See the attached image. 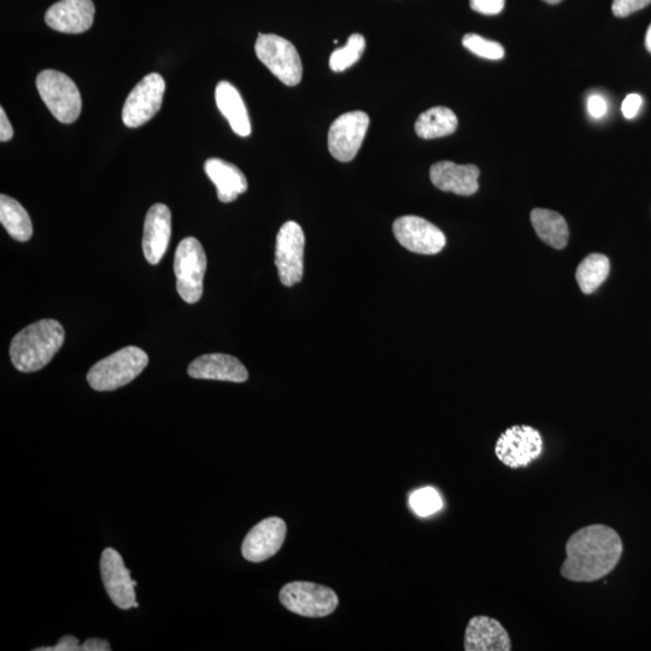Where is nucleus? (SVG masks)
<instances>
[{
  "label": "nucleus",
  "instance_id": "obj_1",
  "mask_svg": "<svg viewBox=\"0 0 651 651\" xmlns=\"http://www.w3.org/2000/svg\"><path fill=\"white\" fill-rule=\"evenodd\" d=\"M562 577L576 583H592L607 577L623 555L618 532L606 525H590L573 533L566 545Z\"/></svg>",
  "mask_w": 651,
  "mask_h": 651
},
{
  "label": "nucleus",
  "instance_id": "obj_2",
  "mask_svg": "<svg viewBox=\"0 0 651 651\" xmlns=\"http://www.w3.org/2000/svg\"><path fill=\"white\" fill-rule=\"evenodd\" d=\"M66 333L60 322L40 320L16 334L10 345V357L17 371L38 372L48 366L60 351Z\"/></svg>",
  "mask_w": 651,
  "mask_h": 651
},
{
  "label": "nucleus",
  "instance_id": "obj_3",
  "mask_svg": "<svg viewBox=\"0 0 651 651\" xmlns=\"http://www.w3.org/2000/svg\"><path fill=\"white\" fill-rule=\"evenodd\" d=\"M148 363L149 357L144 350L127 346L96 363L87 374V381L93 390L115 391L139 377Z\"/></svg>",
  "mask_w": 651,
  "mask_h": 651
},
{
  "label": "nucleus",
  "instance_id": "obj_4",
  "mask_svg": "<svg viewBox=\"0 0 651 651\" xmlns=\"http://www.w3.org/2000/svg\"><path fill=\"white\" fill-rule=\"evenodd\" d=\"M37 89L50 113L62 123L79 119L82 101L78 86L68 75L57 70H44L38 75Z\"/></svg>",
  "mask_w": 651,
  "mask_h": 651
},
{
  "label": "nucleus",
  "instance_id": "obj_5",
  "mask_svg": "<svg viewBox=\"0 0 651 651\" xmlns=\"http://www.w3.org/2000/svg\"><path fill=\"white\" fill-rule=\"evenodd\" d=\"M174 272L180 297L190 304L201 301L207 256L198 239L189 237L181 240L175 252Z\"/></svg>",
  "mask_w": 651,
  "mask_h": 651
},
{
  "label": "nucleus",
  "instance_id": "obj_6",
  "mask_svg": "<svg viewBox=\"0 0 651 651\" xmlns=\"http://www.w3.org/2000/svg\"><path fill=\"white\" fill-rule=\"evenodd\" d=\"M255 51L258 60L286 86H297L302 80L301 57L295 46L277 34H260Z\"/></svg>",
  "mask_w": 651,
  "mask_h": 651
},
{
  "label": "nucleus",
  "instance_id": "obj_7",
  "mask_svg": "<svg viewBox=\"0 0 651 651\" xmlns=\"http://www.w3.org/2000/svg\"><path fill=\"white\" fill-rule=\"evenodd\" d=\"M280 602L292 613L306 618H324L336 611L339 600L327 586L310 582L286 584L279 594Z\"/></svg>",
  "mask_w": 651,
  "mask_h": 651
},
{
  "label": "nucleus",
  "instance_id": "obj_8",
  "mask_svg": "<svg viewBox=\"0 0 651 651\" xmlns=\"http://www.w3.org/2000/svg\"><path fill=\"white\" fill-rule=\"evenodd\" d=\"M304 248L306 237L302 227L295 221L286 222L280 228L275 246V266L281 284L286 287L298 284L303 278Z\"/></svg>",
  "mask_w": 651,
  "mask_h": 651
},
{
  "label": "nucleus",
  "instance_id": "obj_9",
  "mask_svg": "<svg viewBox=\"0 0 651 651\" xmlns=\"http://www.w3.org/2000/svg\"><path fill=\"white\" fill-rule=\"evenodd\" d=\"M164 91H166V82L160 74L146 75L129 93L123 105V123L129 128L145 125L160 111Z\"/></svg>",
  "mask_w": 651,
  "mask_h": 651
},
{
  "label": "nucleus",
  "instance_id": "obj_10",
  "mask_svg": "<svg viewBox=\"0 0 651 651\" xmlns=\"http://www.w3.org/2000/svg\"><path fill=\"white\" fill-rule=\"evenodd\" d=\"M495 451L504 466L527 467L542 454L541 433L531 426L510 427L498 438Z\"/></svg>",
  "mask_w": 651,
  "mask_h": 651
},
{
  "label": "nucleus",
  "instance_id": "obj_11",
  "mask_svg": "<svg viewBox=\"0 0 651 651\" xmlns=\"http://www.w3.org/2000/svg\"><path fill=\"white\" fill-rule=\"evenodd\" d=\"M369 127V117L363 111H350L339 116L328 131V150L339 162L353 161L361 149Z\"/></svg>",
  "mask_w": 651,
  "mask_h": 651
},
{
  "label": "nucleus",
  "instance_id": "obj_12",
  "mask_svg": "<svg viewBox=\"0 0 651 651\" xmlns=\"http://www.w3.org/2000/svg\"><path fill=\"white\" fill-rule=\"evenodd\" d=\"M395 237L404 248L420 255H436L444 249L447 238L437 226L419 216L398 217Z\"/></svg>",
  "mask_w": 651,
  "mask_h": 651
},
{
  "label": "nucleus",
  "instance_id": "obj_13",
  "mask_svg": "<svg viewBox=\"0 0 651 651\" xmlns=\"http://www.w3.org/2000/svg\"><path fill=\"white\" fill-rule=\"evenodd\" d=\"M101 574L105 590L117 608L127 611L137 602L136 586L122 556L113 548L103 551Z\"/></svg>",
  "mask_w": 651,
  "mask_h": 651
},
{
  "label": "nucleus",
  "instance_id": "obj_14",
  "mask_svg": "<svg viewBox=\"0 0 651 651\" xmlns=\"http://www.w3.org/2000/svg\"><path fill=\"white\" fill-rule=\"evenodd\" d=\"M287 527L280 518L262 520L246 535L242 554L250 562H263L271 559L283 547Z\"/></svg>",
  "mask_w": 651,
  "mask_h": 651
},
{
  "label": "nucleus",
  "instance_id": "obj_15",
  "mask_svg": "<svg viewBox=\"0 0 651 651\" xmlns=\"http://www.w3.org/2000/svg\"><path fill=\"white\" fill-rule=\"evenodd\" d=\"M95 13L92 0H60L46 11L45 22L57 32L80 34L92 27Z\"/></svg>",
  "mask_w": 651,
  "mask_h": 651
},
{
  "label": "nucleus",
  "instance_id": "obj_16",
  "mask_svg": "<svg viewBox=\"0 0 651 651\" xmlns=\"http://www.w3.org/2000/svg\"><path fill=\"white\" fill-rule=\"evenodd\" d=\"M170 234H172V214L167 205H152L145 217L143 251L146 261L158 265L166 255Z\"/></svg>",
  "mask_w": 651,
  "mask_h": 651
},
{
  "label": "nucleus",
  "instance_id": "obj_17",
  "mask_svg": "<svg viewBox=\"0 0 651 651\" xmlns=\"http://www.w3.org/2000/svg\"><path fill=\"white\" fill-rule=\"evenodd\" d=\"M480 170L474 164L459 166L454 162L434 163L430 169L432 184L444 192L459 196H473L479 190Z\"/></svg>",
  "mask_w": 651,
  "mask_h": 651
},
{
  "label": "nucleus",
  "instance_id": "obj_18",
  "mask_svg": "<svg viewBox=\"0 0 651 651\" xmlns=\"http://www.w3.org/2000/svg\"><path fill=\"white\" fill-rule=\"evenodd\" d=\"M466 651H509L512 641L500 621L489 617L469 620L465 633Z\"/></svg>",
  "mask_w": 651,
  "mask_h": 651
},
{
  "label": "nucleus",
  "instance_id": "obj_19",
  "mask_svg": "<svg viewBox=\"0 0 651 651\" xmlns=\"http://www.w3.org/2000/svg\"><path fill=\"white\" fill-rule=\"evenodd\" d=\"M189 375L195 379L231 381L244 383L249 379L248 369L236 357L225 354H209L198 357L189 366Z\"/></svg>",
  "mask_w": 651,
  "mask_h": 651
},
{
  "label": "nucleus",
  "instance_id": "obj_20",
  "mask_svg": "<svg viewBox=\"0 0 651 651\" xmlns=\"http://www.w3.org/2000/svg\"><path fill=\"white\" fill-rule=\"evenodd\" d=\"M205 174L216 186L217 197L222 203H231L248 191V180L242 170L220 158H210L204 164Z\"/></svg>",
  "mask_w": 651,
  "mask_h": 651
},
{
  "label": "nucleus",
  "instance_id": "obj_21",
  "mask_svg": "<svg viewBox=\"0 0 651 651\" xmlns=\"http://www.w3.org/2000/svg\"><path fill=\"white\" fill-rule=\"evenodd\" d=\"M215 99L217 108L230 122L233 132L239 137H249L251 123L248 109H246L243 98L236 87L228 81L219 82L215 90Z\"/></svg>",
  "mask_w": 651,
  "mask_h": 651
},
{
  "label": "nucleus",
  "instance_id": "obj_22",
  "mask_svg": "<svg viewBox=\"0 0 651 651\" xmlns=\"http://www.w3.org/2000/svg\"><path fill=\"white\" fill-rule=\"evenodd\" d=\"M531 222L537 236L545 244L557 250L566 248L570 231L562 215L553 210L538 208L532 211Z\"/></svg>",
  "mask_w": 651,
  "mask_h": 651
},
{
  "label": "nucleus",
  "instance_id": "obj_23",
  "mask_svg": "<svg viewBox=\"0 0 651 651\" xmlns=\"http://www.w3.org/2000/svg\"><path fill=\"white\" fill-rule=\"evenodd\" d=\"M459 121L453 110L444 107L428 109L415 122V132L422 139H437L455 133Z\"/></svg>",
  "mask_w": 651,
  "mask_h": 651
},
{
  "label": "nucleus",
  "instance_id": "obj_24",
  "mask_svg": "<svg viewBox=\"0 0 651 651\" xmlns=\"http://www.w3.org/2000/svg\"><path fill=\"white\" fill-rule=\"evenodd\" d=\"M0 222L17 242H28L33 236L31 216L14 198L0 196Z\"/></svg>",
  "mask_w": 651,
  "mask_h": 651
},
{
  "label": "nucleus",
  "instance_id": "obj_25",
  "mask_svg": "<svg viewBox=\"0 0 651 651\" xmlns=\"http://www.w3.org/2000/svg\"><path fill=\"white\" fill-rule=\"evenodd\" d=\"M609 271H611V263L607 256L592 254L585 257L576 273L580 290L585 295H591L606 281Z\"/></svg>",
  "mask_w": 651,
  "mask_h": 651
},
{
  "label": "nucleus",
  "instance_id": "obj_26",
  "mask_svg": "<svg viewBox=\"0 0 651 651\" xmlns=\"http://www.w3.org/2000/svg\"><path fill=\"white\" fill-rule=\"evenodd\" d=\"M366 50V39L359 33L351 34L344 48L332 52L330 68L334 73L353 67Z\"/></svg>",
  "mask_w": 651,
  "mask_h": 651
},
{
  "label": "nucleus",
  "instance_id": "obj_27",
  "mask_svg": "<svg viewBox=\"0 0 651 651\" xmlns=\"http://www.w3.org/2000/svg\"><path fill=\"white\" fill-rule=\"evenodd\" d=\"M462 44L472 54L485 60L498 61L504 57V49L500 43L480 37L478 34H466Z\"/></svg>",
  "mask_w": 651,
  "mask_h": 651
},
{
  "label": "nucleus",
  "instance_id": "obj_28",
  "mask_svg": "<svg viewBox=\"0 0 651 651\" xmlns=\"http://www.w3.org/2000/svg\"><path fill=\"white\" fill-rule=\"evenodd\" d=\"M410 507L420 516H430L442 509L443 501L436 490L425 488L410 496Z\"/></svg>",
  "mask_w": 651,
  "mask_h": 651
},
{
  "label": "nucleus",
  "instance_id": "obj_29",
  "mask_svg": "<svg viewBox=\"0 0 651 651\" xmlns=\"http://www.w3.org/2000/svg\"><path fill=\"white\" fill-rule=\"evenodd\" d=\"M650 3L651 0H614L612 11L617 17H627L647 8Z\"/></svg>",
  "mask_w": 651,
  "mask_h": 651
},
{
  "label": "nucleus",
  "instance_id": "obj_30",
  "mask_svg": "<svg viewBox=\"0 0 651 651\" xmlns=\"http://www.w3.org/2000/svg\"><path fill=\"white\" fill-rule=\"evenodd\" d=\"M471 8L483 15H497L502 13L506 0H469Z\"/></svg>",
  "mask_w": 651,
  "mask_h": 651
},
{
  "label": "nucleus",
  "instance_id": "obj_31",
  "mask_svg": "<svg viewBox=\"0 0 651 651\" xmlns=\"http://www.w3.org/2000/svg\"><path fill=\"white\" fill-rule=\"evenodd\" d=\"M35 651H82V644L74 636H64L55 647H43L35 649Z\"/></svg>",
  "mask_w": 651,
  "mask_h": 651
},
{
  "label": "nucleus",
  "instance_id": "obj_32",
  "mask_svg": "<svg viewBox=\"0 0 651 651\" xmlns=\"http://www.w3.org/2000/svg\"><path fill=\"white\" fill-rule=\"evenodd\" d=\"M642 103L643 99L637 93H632V95L627 96L623 102V107H621V111H623L626 119L632 120L633 117H636L639 109L642 107Z\"/></svg>",
  "mask_w": 651,
  "mask_h": 651
},
{
  "label": "nucleus",
  "instance_id": "obj_33",
  "mask_svg": "<svg viewBox=\"0 0 651 651\" xmlns=\"http://www.w3.org/2000/svg\"><path fill=\"white\" fill-rule=\"evenodd\" d=\"M607 109L608 105L606 99L602 96L594 95L588 99L589 114L594 117V119H602V117L607 114Z\"/></svg>",
  "mask_w": 651,
  "mask_h": 651
},
{
  "label": "nucleus",
  "instance_id": "obj_34",
  "mask_svg": "<svg viewBox=\"0 0 651 651\" xmlns=\"http://www.w3.org/2000/svg\"><path fill=\"white\" fill-rule=\"evenodd\" d=\"M14 137V129L3 108H0V142H9Z\"/></svg>",
  "mask_w": 651,
  "mask_h": 651
},
{
  "label": "nucleus",
  "instance_id": "obj_35",
  "mask_svg": "<svg viewBox=\"0 0 651 651\" xmlns=\"http://www.w3.org/2000/svg\"><path fill=\"white\" fill-rule=\"evenodd\" d=\"M111 645L104 639L91 638L82 644V651H110Z\"/></svg>",
  "mask_w": 651,
  "mask_h": 651
},
{
  "label": "nucleus",
  "instance_id": "obj_36",
  "mask_svg": "<svg viewBox=\"0 0 651 651\" xmlns=\"http://www.w3.org/2000/svg\"><path fill=\"white\" fill-rule=\"evenodd\" d=\"M645 46H647V49L651 54V25L648 28L647 34H645Z\"/></svg>",
  "mask_w": 651,
  "mask_h": 651
},
{
  "label": "nucleus",
  "instance_id": "obj_37",
  "mask_svg": "<svg viewBox=\"0 0 651 651\" xmlns=\"http://www.w3.org/2000/svg\"><path fill=\"white\" fill-rule=\"evenodd\" d=\"M544 2L548 3V4H551V5H555V4L561 3L562 0H544Z\"/></svg>",
  "mask_w": 651,
  "mask_h": 651
},
{
  "label": "nucleus",
  "instance_id": "obj_38",
  "mask_svg": "<svg viewBox=\"0 0 651 651\" xmlns=\"http://www.w3.org/2000/svg\"><path fill=\"white\" fill-rule=\"evenodd\" d=\"M138 607H139V604H138V602H136V603H134V606H133V608H138Z\"/></svg>",
  "mask_w": 651,
  "mask_h": 651
},
{
  "label": "nucleus",
  "instance_id": "obj_39",
  "mask_svg": "<svg viewBox=\"0 0 651 651\" xmlns=\"http://www.w3.org/2000/svg\"><path fill=\"white\" fill-rule=\"evenodd\" d=\"M133 585H134V586H137V585H138V583L136 582V580H133Z\"/></svg>",
  "mask_w": 651,
  "mask_h": 651
}]
</instances>
